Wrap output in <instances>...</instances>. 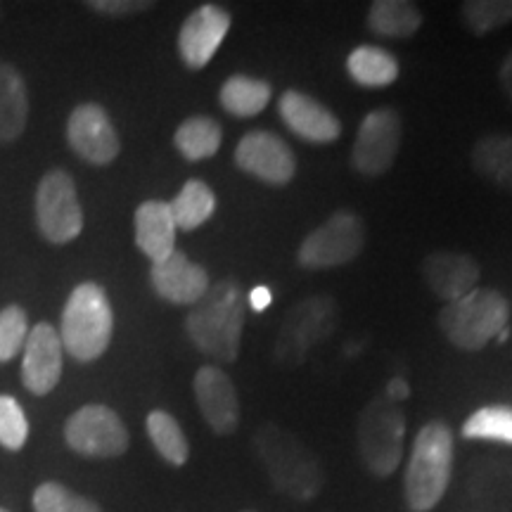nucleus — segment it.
<instances>
[{
  "instance_id": "nucleus-12",
  "label": "nucleus",
  "mask_w": 512,
  "mask_h": 512,
  "mask_svg": "<svg viewBox=\"0 0 512 512\" xmlns=\"http://www.w3.org/2000/svg\"><path fill=\"white\" fill-rule=\"evenodd\" d=\"M235 164L268 185H287L297 171L292 147L271 131H252L242 136L235 150Z\"/></svg>"
},
{
  "instance_id": "nucleus-40",
  "label": "nucleus",
  "mask_w": 512,
  "mask_h": 512,
  "mask_svg": "<svg viewBox=\"0 0 512 512\" xmlns=\"http://www.w3.org/2000/svg\"><path fill=\"white\" fill-rule=\"evenodd\" d=\"M245 512H252V510H245Z\"/></svg>"
},
{
  "instance_id": "nucleus-26",
  "label": "nucleus",
  "mask_w": 512,
  "mask_h": 512,
  "mask_svg": "<svg viewBox=\"0 0 512 512\" xmlns=\"http://www.w3.org/2000/svg\"><path fill=\"white\" fill-rule=\"evenodd\" d=\"M169 207L171 214H174L176 228L195 230L214 216L216 195L200 178H190L181 188V192L169 202Z\"/></svg>"
},
{
  "instance_id": "nucleus-10",
  "label": "nucleus",
  "mask_w": 512,
  "mask_h": 512,
  "mask_svg": "<svg viewBox=\"0 0 512 512\" xmlns=\"http://www.w3.org/2000/svg\"><path fill=\"white\" fill-rule=\"evenodd\" d=\"M64 439L72 451L88 458H117L128 448V430L124 420L112 408L91 403L74 415H69L64 425Z\"/></svg>"
},
{
  "instance_id": "nucleus-13",
  "label": "nucleus",
  "mask_w": 512,
  "mask_h": 512,
  "mask_svg": "<svg viewBox=\"0 0 512 512\" xmlns=\"http://www.w3.org/2000/svg\"><path fill=\"white\" fill-rule=\"evenodd\" d=\"M67 140L76 155L95 166L114 162V157L121 150L114 124L107 117V112L100 105H95V102L79 105L69 114Z\"/></svg>"
},
{
  "instance_id": "nucleus-16",
  "label": "nucleus",
  "mask_w": 512,
  "mask_h": 512,
  "mask_svg": "<svg viewBox=\"0 0 512 512\" xmlns=\"http://www.w3.org/2000/svg\"><path fill=\"white\" fill-rule=\"evenodd\" d=\"M195 399L202 418L216 434H233L240 425V401L238 389L230 377L216 366H204L197 370Z\"/></svg>"
},
{
  "instance_id": "nucleus-30",
  "label": "nucleus",
  "mask_w": 512,
  "mask_h": 512,
  "mask_svg": "<svg viewBox=\"0 0 512 512\" xmlns=\"http://www.w3.org/2000/svg\"><path fill=\"white\" fill-rule=\"evenodd\" d=\"M463 19L472 34L486 36L512 22V0H467Z\"/></svg>"
},
{
  "instance_id": "nucleus-15",
  "label": "nucleus",
  "mask_w": 512,
  "mask_h": 512,
  "mask_svg": "<svg viewBox=\"0 0 512 512\" xmlns=\"http://www.w3.org/2000/svg\"><path fill=\"white\" fill-rule=\"evenodd\" d=\"M228 10L219 5H202L185 19L181 34H178V53H181L185 67L202 69L207 67L216 50L221 48L223 38L230 29Z\"/></svg>"
},
{
  "instance_id": "nucleus-7",
  "label": "nucleus",
  "mask_w": 512,
  "mask_h": 512,
  "mask_svg": "<svg viewBox=\"0 0 512 512\" xmlns=\"http://www.w3.org/2000/svg\"><path fill=\"white\" fill-rule=\"evenodd\" d=\"M406 418L387 396H375L358 418V448L363 463L375 477L394 475L401 465Z\"/></svg>"
},
{
  "instance_id": "nucleus-24",
  "label": "nucleus",
  "mask_w": 512,
  "mask_h": 512,
  "mask_svg": "<svg viewBox=\"0 0 512 512\" xmlns=\"http://www.w3.org/2000/svg\"><path fill=\"white\" fill-rule=\"evenodd\" d=\"M271 83L254 79V76L235 74L221 86V107L233 117H256L271 102Z\"/></svg>"
},
{
  "instance_id": "nucleus-23",
  "label": "nucleus",
  "mask_w": 512,
  "mask_h": 512,
  "mask_svg": "<svg viewBox=\"0 0 512 512\" xmlns=\"http://www.w3.org/2000/svg\"><path fill=\"white\" fill-rule=\"evenodd\" d=\"M422 15L411 0H377L370 5L368 27L382 38H411L418 34Z\"/></svg>"
},
{
  "instance_id": "nucleus-8",
  "label": "nucleus",
  "mask_w": 512,
  "mask_h": 512,
  "mask_svg": "<svg viewBox=\"0 0 512 512\" xmlns=\"http://www.w3.org/2000/svg\"><path fill=\"white\" fill-rule=\"evenodd\" d=\"M366 245V228L354 211H335L328 221L309 233L297 252L299 266L335 268L354 261Z\"/></svg>"
},
{
  "instance_id": "nucleus-39",
  "label": "nucleus",
  "mask_w": 512,
  "mask_h": 512,
  "mask_svg": "<svg viewBox=\"0 0 512 512\" xmlns=\"http://www.w3.org/2000/svg\"><path fill=\"white\" fill-rule=\"evenodd\" d=\"M0 512H8V510H3V508H0Z\"/></svg>"
},
{
  "instance_id": "nucleus-4",
  "label": "nucleus",
  "mask_w": 512,
  "mask_h": 512,
  "mask_svg": "<svg viewBox=\"0 0 512 512\" xmlns=\"http://www.w3.org/2000/svg\"><path fill=\"white\" fill-rule=\"evenodd\" d=\"M114 313L105 290L95 283H81L69 294L62 311L60 339L64 351L76 361H95L112 342Z\"/></svg>"
},
{
  "instance_id": "nucleus-27",
  "label": "nucleus",
  "mask_w": 512,
  "mask_h": 512,
  "mask_svg": "<svg viewBox=\"0 0 512 512\" xmlns=\"http://www.w3.org/2000/svg\"><path fill=\"white\" fill-rule=\"evenodd\" d=\"M223 140V131L219 121L211 117H190L178 126L174 143L176 150L188 159V162H202V159L214 157L219 152Z\"/></svg>"
},
{
  "instance_id": "nucleus-38",
  "label": "nucleus",
  "mask_w": 512,
  "mask_h": 512,
  "mask_svg": "<svg viewBox=\"0 0 512 512\" xmlns=\"http://www.w3.org/2000/svg\"><path fill=\"white\" fill-rule=\"evenodd\" d=\"M508 332H510V330H508V328H505V330L501 332V335H498V337H496V339H498V342H505V339H508Z\"/></svg>"
},
{
  "instance_id": "nucleus-33",
  "label": "nucleus",
  "mask_w": 512,
  "mask_h": 512,
  "mask_svg": "<svg viewBox=\"0 0 512 512\" xmlns=\"http://www.w3.org/2000/svg\"><path fill=\"white\" fill-rule=\"evenodd\" d=\"M29 335V320L24 309L8 306L0 311V363L12 361L24 347Z\"/></svg>"
},
{
  "instance_id": "nucleus-25",
  "label": "nucleus",
  "mask_w": 512,
  "mask_h": 512,
  "mask_svg": "<svg viewBox=\"0 0 512 512\" xmlns=\"http://www.w3.org/2000/svg\"><path fill=\"white\" fill-rule=\"evenodd\" d=\"M349 76L363 88H384L399 79V62L389 50L358 46L347 60Z\"/></svg>"
},
{
  "instance_id": "nucleus-18",
  "label": "nucleus",
  "mask_w": 512,
  "mask_h": 512,
  "mask_svg": "<svg viewBox=\"0 0 512 512\" xmlns=\"http://www.w3.org/2000/svg\"><path fill=\"white\" fill-rule=\"evenodd\" d=\"M152 290L157 297L171 304H197L209 290V275L200 264L192 261L183 252L166 256L159 264H152L150 271Z\"/></svg>"
},
{
  "instance_id": "nucleus-36",
  "label": "nucleus",
  "mask_w": 512,
  "mask_h": 512,
  "mask_svg": "<svg viewBox=\"0 0 512 512\" xmlns=\"http://www.w3.org/2000/svg\"><path fill=\"white\" fill-rule=\"evenodd\" d=\"M384 396L394 403L406 401L408 396H411V387H408V382L403 380V377H392V380L387 382V389H384Z\"/></svg>"
},
{
  "instance_id": "nucleus-1",
  "label": "nucleus",
  "mask_w": 512,
  "mask_h": 512,
  "mask_svg": "<svg viewBox=\"0 0 512 512\" xmlns=\"http://www.w3.org/2000/svg\"><path fill=\"white\" fill-rule=\"evenodd\" d=\"M247 316V294L235 280H219L185 318L190 342L202 354L221 363H235L240 356L242 328Z\"/></svg>"
},
{
  "instance_id": "nucleus-21",
  "label": "nucleus",
  "mask_w": 512,
  "mask_h": 512,
  "mask_svg": "<svg viewBox=\"0 0 512 512\" xmlns=\"http://www.w3.org/2000/svg\"><path fill=\"white\" fill-rule=\"evenodd\" d=\"M29 98L22 74L12 64L0 62V143H12L24 133Z\"/></svg>"
},
{
  "instance_id": "nucleus-20",
  "label": "nucleus",
  "mask_w": 512,
  "mask_h": 512,
  "mask_svg": "<svg viewBox=\"0 0 512 512\" xmlns=\"http://www.w3.org/2000/svg\"><path fill=\"white\" fill-rule=\"evenodd\" d=\"M176 230L169 202L150 200L136 209V245L152 264L176 252Z\"/></svg>"
},
{
  "instance_id": "nucleus-37",
  "label": "nucleus",
  "mask_w": 512,
  "mask_h": 512,
  "mask_svg": "<svg viewBox=\"0 0 512 512\" xmlns=\"http://www.w3.org/2000/svg\"><path fill=\"white\" fill-rule=\"evenodd\" d=\"M498 81H501L505 98H508L510 105H512V50L508 55H505V60L501 64V72H498Z\"/></svg>"
},
{
  "instance_id": "nucleus-22",
  "label": "nucleus",
  "mask_w": 512,
  "mask_h": 512,
  "mask_svg": "<svg viewBox=\"0 0 512 512\" xmlns=\"http://www.w3.org/2000/svg\"><path fill=\"white\" fill-rule=\"evenodd\" d=\"M472 169L496 188L512 192V136L491 133L479 138L472 147Z\"/></svg>"
},
{
  "instance_id": "nucleus-6",
  "label": "nucleus",
  "mask_w": 512,
  "mask_h": 512,
  "mask_svg": "<svg viewBox=\"0 0 512 512\" xmlns=\"http://www.w3.org/2000/svg\"><path fill=\"white\" fill-rule=\"evenodd\" d=\"M339 323V304L330 294L302 299L287 311L275 339L273 358L278 366L297 368L302 366L309 351L316 344L325 342Z\"/></svg>"
},
{
  "instance_id": "nucleus-29",
  "label": "nucleus",
  "mask_w": 512,
  "mask_h": 512,
  "mask_svg": "<svg viewBox=\"0 0 512 512\" xmlns=\"http://www.w3.org/2000/svg\"><path fill=\"white\" fill-rule=\"evenodd\" d=\"M465 439H489L512 444V406H484L463 425Z\"/></svg>"
},
{
  "instance_id": "nucleus-3",
  "label": "nucleus",
  "mask_w": 512,
  "mask_h": 512,
  "mask_svg": "<svg viewBox=\"0 0 512 512\" xmlns=\"http://www.w3.org/2000/svg\"><path fill=\"white\" fill-rule=\"evenodd\" d=\"M453 470V432L446 422H427L415 437L406 470V503L430 512L444 498Z\"/></svg>"
},
{
  "instance_id": "nucleus-17",
  "label": "nucleus",
  "mask_w": 512,
  "mask_h": 512,
  "mask_svg": "<svg viewBox=\"0 0 512 512\" xmlns=\"http://www.w3.org/2000/svg\"><path fill=\"white\" fill-rule=\"evenodd\" d=\"M482 268L475 256L465 252H432L422 261V278L430 290L446 304L456 302L472 290H477Z\"/></svg>"
},
{
  "instance_id": "nucleus-2",
  "label": "nucleus",
  "mask_w": 512,
  "mask_h": 512,
  "mask_svg": "<svg viewBox=\"0 0 512 512\" xmlns=\"http://www.w3.org/2000/svg\"><path fill=\"white\" fill-rule=\"evenodd\" d=\"M254 448L280 494L294 501H311L320 494L325 484L323 470L316 456L294 434L278 425H264L256 432Z\"/></svg>"
},
{
  "instance_id": "nucleus-28",
  "label": "nucleus",
  "mask_w": 512,
  "mask_h": 512,
  "mask_svg": "<svg viewBox=\"0 0 512 512\" xmlns=\"http://www.w3.org/2000/svg\"><path fill=\"white\" fill-rule=\"evenodd\" d=\"M147 434H150L152 446L157 448L166 463L176 467L185 465L190 456V446L174 415L166 411H152L147 415Z\"/></svg>"
},
{
  "instance_id": "nucleus-31",
  "label": "nucleus",
  "mask_w": 512,
  "mask_h": 512,
  "mask_svg": "<svg viewBox=\"0 0 512 512\" xmlns=\"http://www.w3.org/2000/svg\"><path fill=\"white\" fill-rule=\"evenodd\" d=\"M34 512H102L98 503L69 491L64 484L46 482L34 491Z\"/></svg>"
},
{
  "instance_id": "nucleus-5",
  "label": "nucleus",
  "mask_w": 512,
  "mask_h": 512,
  "mask_svg": "<svg viewBox=\"0 0 512 512\" xmlns=\"http://www.w3.org/2000/svg\"><path fill=\"white\" fill-rule=\"evenodd\" d=\"M508 299L496 290H472L439 313V328L460 351H479L508 328Z\"/></svg>"
},
{
  "instance_id": "nucleus-11",
  "label": "nucleus",
  "mask_w": 512,
  "mask_h": 512,
  "mask_svg": "<svg viewBox=\"0 0 512 512\" xmlns=\"http://www.w3.org/2000/svg\"><path fill=\"white\" fill-rule=\"evenodd\" d=\"M401 145V117L396 110H373L358 126L351 162L363 176H382L392 169Z\"/></svg>"
},
{
  "instance_id": "nucleus-35",
  "label": "nucleus",
  "mask_w": 512,
  "mask_h": 512,
  "mask_svg": "<svg viewBox=\"0 0 512 512\" xmlns=\"http://www.w3.org/2000/svg\"><path fill=\"white\" fill-rule=\"evenodd\" d=\"M247 304L252 306L254 311H266L268 306L273 304V292H271V287H266V285H259V287H254L252 292L247 294Z\"/></svg>"
},
{
  "instance_id": "nucleus-32",
  "label": "nucleus",
  "mask_w": 512,
  "mask_h": 512,
  "mask_svg": "<svg viewBox=\"0 0 512 512\" xmlns=\"http://www.w3.org/2000/svg\"><path fill=\"white\" fill-rule=\"evenodd\" d=\"M29 439V422L15 396L0 394V446L19 451Z\"/></svg>"
},
{
  "instance_id": "nucleus-19",
  "label": "nucleus",
  "mask_w": 512,
  "mask_h": 512,
  "mask_svg": "<svg viewBox=\"0 0 512 512\" xmlns=\"http://www.w3.org/2000/svg\"><path fill=\"white\" fill-rule=\"evenodd\" d=\"M278 110L294 136L309 140V143H335L342 136V124L335 114L302 91H285L280 95Z\"/></svg>"
},
{
  "instance_id": "nucleus-14",
  "label": "nucleus",
  "mask_w": 512,
  "mask_h": 512,
  "mask_svg": "<svg viewBox=\"0 0 512 512\" xmlns=\"http://www.w3.org/2000/svg\"><path fill=\"white\" fill-rule=\"evenodd\" d=\"M62 339L50 323H38L24 342L22 382L31 394L46 396L62 377Z\"/></svg>"
},
{
  "instance_id": "nucleus-34",
  "label": "nucleus",
  "mask_w": 512,
  "mask_h": 512,
  "mask_svg": "<svg viewBox=\"0 0 512 512\" xmlns=\"http://www.w3.org/2000/svg\"><path fill=\"white\" fill-rule=\"evenodd\" d=\"M88 8L100 12V15L110 17H124V15H136V12H145L152 8V3H140V0H93L88 3Z\"/></svg>"
},
{
  "instance_id": "nucleus-9",
  "label": "nucleus",
  "mask_w": 512,
  "mask_h": 512,
  "mask_svg": "<svg viewBox=\"0 0 512 512\" xmlns=\"http://www.w3.org/2000/svg\"><path fill=\"white\" fill-rule=\"evenodd\" d=\"M36 221L43 238L53 245H67L83 230V211L74 178L55 169L43 176L36 190Z\"/></svg>"
}]
</instances>
